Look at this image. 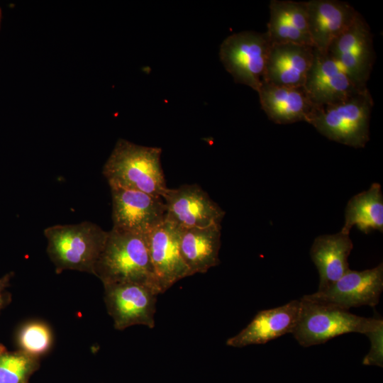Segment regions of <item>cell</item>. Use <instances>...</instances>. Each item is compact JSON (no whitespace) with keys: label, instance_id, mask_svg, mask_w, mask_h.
Returning <instances> with one entry per match:
<instances>
[{"label":"cell","instance_id":"cell-22","mask_svg":"<svg viewBox=\"0 0 383 383\" xmlns=\"http://www.w3.org/2000/svg\"><path fill=\"white\" fill-rule=\"evenodd\" d=\"M39 358L21 350H8L0 344V383H28Z\"/></svg>","mask_w":383,"mask_h":383},{"label":"cell","instance_id":"cell-2","mask_svg":"<svg viewBox=\"0 0 383 383\" xmlns=\"http://www.w3.org/2000/svg\"><path fill=\"white\" fill-rule=\"evenodd\" d=\"M162 150L119 139L102 173L110 188L137 190L163 196L167 189L160 162Z\"/></svg>","mask_w":383,"mask_h":383},{"label":"cell","instance_id":"cell-26","mask_svg":"<svg viewBox=\"0 0 383 383\" xmlns=\"http://www.w3.org/2000/svg\"><path fill=\"white\" fill-rule=\"evenodd\" d=\"M1 17H2V14H1V10L0 8V27H1Z\"/></svg>","mask_w":383,"mask_h":383},{"label":"cell","instance_id":"cell-17","mask_svg":"<svg viewBox=\"0 0 383 383\" xmlns=\"http://www.w3.org/2000/svg\"><path fill=\"white\" fill-rule=\"evenodd\" d=\"M257 92L262 109L277 124L308 122L316 108L303 87H279L262 82Z\"/></svg>","mask_w":383,"mask_h":383},{"label":"cell","instance_id":"cell-13","mask_svg":"<svg viewBox=\"0 0 383 383\" xmlns=\"http://www.w3.org/2000/svg\"><path fill=\"white\" fill-rule=\"evenodd\" d=\"M180 228L169 221L146 234L149 254L160 294L192 276L180 254Z\"/></svg>","mask_w":383,"mask_h":383},{"label":"cell","instance_id":"cell-15","mask_svg":"<svg viewBox=\"0 0 383 383\" xmlns=\"http://www.w3.org/2000/svg\"><path fill=\"white\" fill-rule=\"evenodd\" d=\"M300 300L257 312L238 334L226 340L228 346L243 348L265 344L287 333H292L299 315Z\"/></svg>","mask_w":383,"mask_h":383},{"label":"cell","instance_id":"cell-19","mask_svg":"<svg viewBox=\"0 0 383 383\" xmlns=\"http://www.w3.org/2000/svg\"><path fill=\"white\" fill-rule=\"evenodd\" d=\"M221 235V225L203 228H180V254L192 275L205 273L219 264Z\"/></svg>","mask_w":383,"mask_h":383},{"label":"cell","instance_id":"cell-20","mask_svg":"<svg viewBox=\"0 0 383 383\" xmlns=\"http://www.w3.org/2000/svg\"><path fill=\"white\" fill-rule=\"evenodd\" d=\"M353 226L365 233L375 230L382 232L383 195L379 183L372 184L367 190L353 196L348 201L340 231L350 233Z\"/></svg>","mask_w":383,"mask_h":383},{"label":"cell","instance_id":"cell-25","mask_svg":"<svg viewBox=\"0 0 383 383\" xmlns=\"http://www.w3.org/2000/svg\"><path fill=\"white\" fill-rule=\"evenodd\" d=\"M13 276V272H11L0 277V312L11 301V295L8 288Z\"/></svg>","mask_w":383,"mask_h":383},{"label":"cell","instance_id":"cell-1","mask_svg":"<svg viewBox=\"0 0 383 383\" xmlns=\"http://www.w3.org/2000/svg\"><path fill=\"white\" fill-rule=\"evenodd\" d=\"M94 275L103 284L133 282L160 294L149 254L146 234L111 228Z\"/></svg>","mask_w":383,"mask_h":383},{"label":"cell","instance_id":"cell-10","mask_svg":"<svg viewBox=\"0 0 383 383\" xmlns=\"http://www.w3.org/2000/svg\"><path fill=\"white\" fill-rule=\"evenodd\" d=\"M383 290V265L355 271L349 270L326 289L306 296L313 300L344 309L369 306L374 307Z\"/></svg>","mask_w":383,"mask_h":383},{"label":"cell","instance_id":"cell-9","mask_svg":"<svg viewBox=\"0 0 383 383\" xmlns=\"http://www.w3.org/2000/svg\"><path fill=\"white\" fill-rule=\"evenodd\" d=\"M110 189L113 228L147 234L165 221L166 207L162 196L128 189Z\"/></svg>","mask_w":383,"mask_h":383},{"label":"cell","instance_id":"cell-7","mask_svg":"<svg viewBox=\"0 0 383 383\" xmlns=\"http://www.w3.org/2000/svg\"><path fill=\"white\" fill-rule=\"evenodd\" d=\"M104 285V299L116 330L142 325L153 328L158 293L149 286L133 283Z\"/></svg>","mask_w":383,"mask_h":383},{"label":"cell","instance_id":"cell-12","mask_svg":"<svg viewBox=\"0 0 383 383\" xmlns=\"http://www.w3.org/2000/svg\"><path fill=\"white\" fill-rule=\"evenodd\" d=\"M316 108L342 101L367 87L357 84L328 53L314 48V57L303 86Z\"/></svg>","mask_w":383,"mask_h":383},{"label":"cell","instance_id":"cell-8","mask_svg":"<svg viewBox=\"0 0 383 383\" xmlns=\"http://www.w3.org/2000/svg\"><path fill=\"white\" fill-rule=\"evenodd\" d=\"M372 37L369 25L358 12L326 52L362 87H367L375 60Z\"/></svg>","mask_w":383,"mask_h":383},{"label":"cell","instance_id":"cell-3","mask_svg":"<svg viewBox=\"0 0 383 383\" xmlns=\"http://www.w3.org/2000/svg\"><path fill=\"white\" fill-rule=\"evenodd\" d=\"M47 253L57 274L74 270L94 274L108 231L90 221L46 228Z\"/></svg>","mask_w":383,"mask_h":383},{"label":"cell","instance_id":"cell-23","mask_svg":"<svg viewBox=\"0 0 383 383\" xmlns=\"http://www.w3.org/2000/svg\"><path fill=\"white\" fill-rule=\"evenodd\" d=\"M267 35L271 45L296 43L312 45L310 38L294 27L277 9L269 5Z\"/></svg>","mask_w":383,"mask_h":383},{"label":"cell","instance_id":"cell-21","mask_svg":"<svg viewBox=\"0 0 383 383\" xmlns=\"http://www.w3.org/2000/svg\"><path fill=\"white\" fill-rule=\"evenodd\" d=\"M18 350L40 357L50 350L53 333L50 326L39 320H30L21 324L16 333Z\"/></svg>","mask_w":383,"mask_h":383},{"label":"cell","instance_id":"cell-6","mask_svg":"<svg viewBox=\"0 0 383 383\" xmlns=\"http://www.w3.org/2000/svg\"><path fill=\"white\" fill-rule=\"evenodd\" d=\"M270 45L265 32L235 33L221 43L220 59L235 82L257 91L264 79Z\"/></svg>","mask_w":383,"mask_h":383},{"label":"cell","instance_id":"cell-5","mask_svg":"<svg viewBox=\"0 0 383 383\" xmlns=\"http://www.w3.org/2000/svg\"><path fill=\"white\" fill-rule=\"evenodd\" d=\"M373 100L368 89L335 104L316 108L308 122L329 140L362 148L370 140Z\"/></svg>","mask_w":383,"mask_h":383},{"label":"cell","instance_id":"cell-14","mask_svg":"<svg viewBox=\"0 0 383 383\" xmlns=\"http://www.w3.org/2000/svg\"><path fill=\"white\" fill-rule=\"evenodd\" d=\"M308 32L313 47L326 52L355 18L358 11L347 2L337 0L306 1Z\"/></svg>","mask_w":383,"mask_h":383},{"label":"cell","instance_id":"cell-16","mask_svg":"<svg viewBox=\"0 0 383 383\" xmlns=\"http://www.w3.org/2000/svg\"><path fill=\"white\" fill-rule=\"evenodd\" d=\"M314 57L311 45L282 43L270 45L263 82L279 87H303Z\"/></svg>","mask_w":383,"mask_h":383},{"label":"cell","instance_id":"cell-11","mask_svg":"<svg viewBox=\"0 0 383 383\" xmlns=\"http://www.w3.org/2000/svg\"><path fill=\"white\" fill-rule=\"evenodd\" d=\"M165 220L181 228L221 225L225 211L196 184L167 188L162 196Z\"/></svg>","mask_w":383,"mask_h":383},{"label":"cell","instance_id":"cell-24","mask_svg":"<svg viewBox=\"0 0 383 383\" xmlns=\"http://www.w3.org/2000/svg\"><path fill=\"white\" fill-rule=\"evenodd\" d=\"M370 341V348L362 363L366 365L382 367L383 364V326L365 334Z\"/></svg>","mask_w":383,"mask_h":383},{"label":"cell","instance_id":"cell-18","mask_svg":"<svg viewBox=\"0 0 383 383\" xmlns=\"http://www.w3.org/2000/svg\"><path fill=\"white\" fill-rule=\"evenodd\" d=\"M353 248L350 233L342 231L315 238L310 255L319 274L317 291L326 289L350 270L348 259Z\"/></svg>","mask_w":383,"mask_h":383},{"label":"cell","instance_id":"cell-4","mask_svg":"<svg viewBox=\"0 0 383 383\" xmlns=\"http://www.w3.org/2000/svg\"><path fill=\"white\" fill-rule=\"evenodd\" d=\"M300 303L298 321L292 334L303 347L322 344L349 333L365 335L383 326L382 318L360 316L306 295L300 299Z\"/></svg>","mask_w":383,"mask_h":383}]
</instances>
